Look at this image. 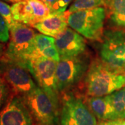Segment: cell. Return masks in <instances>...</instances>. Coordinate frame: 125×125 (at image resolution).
<instances>
[{
  "instance_id": "6da1fadb",
  "label": "cell",
  "mask_w": 125,
  "mask_h": 125,
  "mask_svg": "<svg viewBox=\"0 0 125 125\" xmlns=\"http://www.w3.org/2000/svg\"><path fill=\"white\" fill-rule=\"evenodd\" d=\"M87 97H102L120 90L125 85V74L111 69L99 60L90 62L84 78Z\"/></svg>"
},
{
  "instance_id": "7a4b0ae2",
  "label": "cell",
  "mask_w": 125,
  "mask_h": 125,
  "mask_svg": "<svg viewBox=\"0 0 125 125\" xmlns=\"http://www.w3.org/2000/svg\"><path fill=\"white\" fill-rule=\"evenodd\" d=\"M22 97L34 122L42 125H61V105L58 95L48 93L37 86Z\"/></svg>"
},
{
  "instance_id": "3957f363",
  "label": "cell",
  "mask_w": 125,
  "mask_h": 125,
  "mask_svg": "<svg viewBox=\"0 0 125 125\" xmlns=\"http://www.w3.org/2000/svg\"><path fill=\"white\" fill-rule=\"evenodd\" d=\"M36 34L30 26L16 22L10 29V42L4 56L27 67L29 61L37 55Z\"/></svg>"
},
{
  "instance_id": "277c9868",
  "label": "cell",
  "mask_w": 125,
  "mask_h": 125,
  "mask_svg": "<svg viewBox=\"0 0 125 125\" xmlns=\"http://www.w3.org/2000/svg\"><path fill=\"white\" fill-rule=\"evenodd\" d=\"M106 10L104 6L81 10L69 15L68 25L84 38L102 40Z\"/></svg>"
},
{
  "instance_id": "5b68a950",
  "label": "cell",
  "mask_w": 125,
  "mask_h": 125,
  "mask_svg": "<svg viewBox=\"0 0 125 125\" xmlns=\"http://www.w3.org/2000/svg\"><path fill=\"white\" fill-rule=\"evenodd\" d=\"M90 58L84 54L60 57L56 65V83L60 93H66L84 79L90 65Z\"/></svg>"
},
{
  "instance_id": "8992f818",
  "label": "cell",
  "mask_w": 125,
  "mask_h": 125,
  "mask_svg": "<svg viewBox=\"0 0 125 125\" xmlns=\"http://www.w3.org/2000/svg\"><path fill=\"white\" fill-rule=\"evenodd\" d=\"M101 61L115 71L125 74V31L107 30L102 40Z\"/></svg>"
},
{
  "instance_id": "52a82bcc",
  "label": "cell",
  "mask_w": 125,
  "mask_h": 125,
  "mask_svg": "<svg viewBox=\"0 0 125 125\" xmlns=\"http://www.w3.org/2000/svg\"><path fill=\"white\" fill-rule=\"evenodd\" d=\"M0 75L15 93L22 97L38 86L27 66L5 56L0 60Z\"/></svg>"
},
{
  "instance_id": "ba28073f",
  "label": "cell",
  "mask_w": 125,
  "mask_h": 125,
  "mask_svg": "<svg viewBox=\"0 0 125 125\" xmlns=\"http://www.w3.org/2000/svg\"><path fill=\"white\" fill-rule=\"evenodd\" d=\"M61 125H97L96 117L79 95L64 93L61 106Z\"/></svg>"
},
{
  "instance_id": "9c48e42d",
  "label": "cell",
  "mask_w": 125,
  "mask_h": 125,
  "mask_svg": "<svg viewBox=\"0 0 125 125\" xmlns=\"http://www.w3.org/2000/svg\"><path fill=\"white\" fill-rule=\"evenodd\" d=\"M57 62L41 55H36L27 63V68L31 72L38 86L48 93L58 95L56 83Z\"/></svg>"
},
{
  "instance_id": "30bf717a",
  "label": "cell",
  "mask_w": 125,
  "mask_h": 125,
  "mask_svg": "<svg viewBox=\"0 0 125 125\" xmlns=\"http://www.w3.org/2000/svg\"><path fill=\"white\" fill-rule=\"evenodd\" d=\"M13 19L33 27L50 14L51 9L42 0H20L11 6Z\"/></svg>"
},
{
  "instance_id": "8fae6325",
  "label": "cell",
  "mask_w": 125,
  "mask_h": 125,
  "mask_svg": "<svg viewBox=\"0 0 125 125\" xmlns=\"http://www.w3.org/2000/svg\"><path fill=\"white\" fill-rule=\"evenodd\" d=\"M0 125H35L22 96H10L0 111Z\"/></svg>"
},
{
  "instance_id": "7c38bea8",
  "label": "cell",
  "mask_w": 125,
  "mask_h": 125,
  "mask_svg": "<svg viewBox=\"0 0 125 125\" xmlns=\"http://www.w3.org/2000/svg\"><path fill=\"white\" fill-rule=\"evenodd\" d=\"M55 45L60 57H70L84 54L86 41L78 32L67 27L56 37Z\"/></svg>"
},
{
  "instance_id": "4fadbf2b",
  "label": "cell",
  "mask_w": 125,
  "mask_h": 125,
  "mask_svg": "<svg viewBox=\"0 0 125 125\" xmlns=\"http://www.w3.org/2000/svg\"><path fill=\"white\" fill-rule=\"evenodd\" d=\"M69 15L68 11L51 13L33 27L44 35L56 38L67 27Z\"/></svg>"
},
{
  "instance_id": "5bb4252c",
  "label": "cell",
  "mask_w": 125,
  "mask_h": 125,
  "mask_svg": "<svg viewBox=\"0 0 125 125\" xmlns=\"http://www.w3.org/2000/svg\"><path fill=\"white\" fill-rule=\"evenodd\" d=\"M85 102L94 115L100 121L116 120L110 94L87 97Z\"/></svg>"
},
{
  "instance_id": "9a60e30c",
  "label": "cell",
  "mask_w": 125,
  "mask_h": 125,
  "mask_svg": "<svg viewBox=\"0 0 125 125\" xmlns=\"http://www.w3.org/2000/svg\"><path fill=\"white\" fill-rule=\"evenodd\" d=\"M34 41L37 55L43 56L57 62L60 61V55L55 45L54 37L36 33Z\"/></svg>"
},
{
  "instance_id": "2e32d148",
  "label": "cell",
  "mask_w": 125,
  "mask_h": 125,
  "mask_svg": "<svg viewBox=\"0 0 125 125\" xmlns=\"http://www.w3.org/2000/svg\"><path fill=\"white\" fill-rule=\"evenodd\" d=\"M104 8L113 24L125 29V0H106Z\"/></svg>"
},
{
  "instance_id": "e0dca14e",
  "label": "cell",
  "mask_w": 125,
  "mask_h": 125,
  "mask_svg": "<svg viewBox=\"0 0 125 125\" xmlns=\"http://www.w3.org/2000/svg\"><path fill=\"white\" fill-rule=\"evenodd\" d=\"M110 97L116 120L125 119V87L110 94Z\"/></svg>"
},
{
  "instance_id": "ac0fdd59",
  "label": "cell",
  "mask_w": 125,
  "mask_h": 125,
  "mask_svg": "<svg viewBox=\"0 0 125 125\" xmlns=\"http://www.w3.org/2000/svg\"><path fill=\"white\" fill-rule=\"evenodd\" d=\"M105 2L106 0H74L67 11L71 14L81 10L91 9L101 6L104 7Z\"/></svg>"
},
{
  "instance_id": "d6986e66",
  "label": "cell",
  "mask_w": 125,
  "mask_h": 125,
  "mask_svg": "<svg viewBox=\"0 0 125 125\" xmlns=\"http://www.w3.org/2000/svg\"><path fill=\"white\" fill-rule=\"evenodd\" d=\"M0 14L4 18L9 26V29L16 23V21L13 19L11 6L0 0Z\"/></svg>"
},
{
  "instance_id": "ffe728a7",
  "label": "cell",
  "mask_w": 125,
  "mask_h": 125,
  "mask_svg": "<svg viewBox=\"0 0 125 125\" xmlns=\"http://www.w3.org/2000/svg\"><path fill=\"white\" fill-rule=\"evenodd\" d=\"M9 90L7 83L0 76V111L3 108L8 101Z\"/></svg>"
},
{
  "instance_id": "44dd1931",
  "label": "cell",
  "mask_w": 125,
  "mask_h": 125,
  "mask_svg": "<svg viewBox=\"0 0 125 125\" xmlns=\"http://www.w3.org/2000/svg\"><path fill=\"white\" fill-rule=\"evenodd\" d=\"M10 38V29L7 23L0 14V42H6Z\"/></svg>"
},
{
  "instance_id": "7402d4cb",
  "label": "cell",
  "mask_w": 125,
  "mask_h": 125,
  "mask_svg": "<svg viewBox=\"0 0 125 125\" xmlns=\"http://www.w3.org/2000/svg\"><path fill=\"white\" fill-rule=\"evenodd\" d=\"M72 0H57L56 2L51 8L52 13H62L66 11V9Z\"/></svg>"
},
{
  "instance_id": "603a6c76",
  "label": "cell",
  "mask_w": 125,
  "mask_h": 125,
  "mask_svg": "<svg viewBox=\"0 0 125 125\" xmlns=\"http://www.w3.org/2000/svg\"><path fill=\"white\" fill-rule=\"evenodd\" d=\"M111 125H125V119H120L112 121Z\"/></svg>"
},
{
  "instance_id": "cb8c5ba5",
  "label": "cell",
  "mask_w": 125,
  "mask_h": 125,
  "mask_svg": "<svg viewBox=\"0 0 125 125\" xmlns=\"http://www.w3.org/2000/svg\"><path fill=\"white\" fill-rule=\"evenodd\" d=\"M42 1H44L45 3H46L49 6V8L51 9L53 6L54 5V4L56 2L57 0H42Z\"/></svg>"
},
{
  "instance_id": "d4e9b609",
  "label": "cell",
  "mask_w": 125,
  "mask_h": 125,
  "mask_svg": "<svg viewBox=\"0 0 125 125\" xmlns=\"http://www.w3.org/2000/svg\"><path fill=\"white\" fill-rule=\"evenodd\" d=\"M112 121H100L97 125H111Z\"/></svg>"
},
{
  "instance_id": "484cf974",
  "label": "cell",
  "mask_w": 125,
  "mask_h": 125,
  "mask_svg": "<svg viewBox=\"0 0 125 125\" xmlns=\"http://www.w3.org/2000/svg\"><path fill=\"white\" fill-rule=\"evenodd\" d=\"M4 1H10V2H13V3H16L19 1L20 0H4Z\"/></svg>"
},
{
  "instance_id": "4316f807",
  "label": "cell",
  "mask_w": 125,
  "mask_h": 125,
  "mask_svg": "<svg viewBox=\"0 0 125 125\" xmlns=\"http://www.w3.org/2000/svg\"><path fill=\"white\" fill-rule=\"evenodd\" d=\"M2 50H3L2 46H1V45L0 44V56H1V54H2Z\"/></svg>"
},
{
  "instance_id": "83f0119b",
  "label": "cell",
  "mask_w": 125,
  "mask_h": 125,
  "mask_svg": "<svg viewBox=\"0 0 125 125\" xmlns=\"http://www.w3.org/2000/svg\"><path fill=\"white\" fill-rule=\"evenodd\" d=\"M35 125H41V124H39V123H36V122H35Z\"/></svg>"
}]
</instances>
